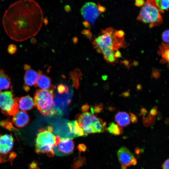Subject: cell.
I'll return each mask as SVG.
<instances>
[{"instance_id": "15", "label": "cell", "mask_w": 169, "mask_h": 169, "mask_svg": "<svg viewBox=\"0 0 169 169\" xmlns=\"http://www.w3.org/2000/svg\"><path fill=\"white\" fill-rule=\"evenodd\" d=\"M38 72L39 76L35 86L41 89L47 90L52 88L50 78L47 75L42 74L40 71Z\"/></svg>"}, {"instance_id": "40", "label": "cell", "mask_w": 169, "mask_h": 169, "mask_svg": "<svg viewBox=\"0 0 169 169\" xmlns=\"http://www.w3.org/2000/svg\"><path fill=\"white\" fill-rule=\"evenodd\" d=\"M137 163V161L136 159L134 157L131 161V165L135 166L136 165Z\"/></svg>"}, {"instance_id": "23", "label": "cell", "mask_w": 169, "mask_h": 169, "mask_svg": "<svg viewBox=\"0 0 169 169\" xmlns=\"http://www.w3.org/2000/svg\"><path fill=\"white\" fill-rule=\"evenodd\" d=\"M0 125L2 127L9 130H17L13 125V123L8 119L1 121L0 122Z\"/></svg>"}, {"instance_id": "13", "label": "cell", "mask_w": 169, "mask_h": 169, "mask_svg": "<svg viewBox=\"0 0 169 169\" xmlns=\"http://www.w3.org/2000/svg\"><path fill=\"white\" fill-rule=\"evenodd\" d=\"M12 122L18 128H22L27 125L29 120V117L26 111H19L13 116Z\"/></svg>"}, {"instance_id": "25", "label": "cell", "mask_w": 169, "mask_h": 169, "mask_svg": "<svg viewBox=\"0 0 169 169\" xmlns=\"http://www.w3.org/2000/svg\"><path fill=\"white\" fill-rule=\"evenodd\" d=\"M160 76V73L159 70L156 68H152L151 77L156 79L159 78Z\"/></svg>"}, {"instance_id": "27", "label": "cell", "mask_w": 169, "mask_h": 169, "mask_svg": "<svg viewBox=\"0 0 169 169\" xmlns=\"http://www.w3.org/2000/svg\"><path fill=\"white\" fill-rule=\"evenodd\" d=\"M103 109L102 105L99 104L96 105L93 108L94 112L97 114L100 113L103 110Z\"/></svg>"}, {"instance_id": "10", "label": "cell", "mask_w": 169, "mask_h": 169, "mask_svg": "<svg viewBox=\"0 0 169 169\" xmlns=\"http://www.w3.org/2000/svg\"><path fill=\"white\" fill-rule=\"evenodd\" d=\"M74 144L72 139L62 138L53 148L54 154L60 156L69 155L74 150Z\"/></svg>"}, {"instance_id": "43", "label": "cell", "mask_w": 169, "mask_h": 169, "mask_svg": "<svg viewBox=\"0 0 169 169\" xmlns=\"http://www.w3.org/2000/svg\"><path fill=\"white\" fill-rule=\"evenodd\" d=\"M109 110L110 111H113L115 110V108L113 107H109L108 108Z\"/></svg>"}, {"instance_id": "29", "label": "cell", "mask_w": 169, "mask_h": 169, "mask_svg": "<svg viewBox=\"0 0 169 169\" xmlns=\"http://www.w3.org/2000/svg\"><path fill=\"white\" fill-rule=\"evenodd\" d=\"M158 113L157 106H155L152 108L150 110L149 115L154 117Z\"/></svg>"}, {"instance_id": "8", "label": "cell", "mask_w": 169, "mask_h": 169, "mask_svg": "<svg viewBox=\"0 0 169 169\" xmlns=\"http://www.w3.org/2000/svg\"><path fill=\"white\" fill-rule=\"evenodd\" d=\"M14 139L12 135L0 134V162L12 161L17 156L12 151L14 146Z\"/></svg>"}, {"instance_id": "11", "label": "cell", "mask_w": 169, "mask_h": 169, "mask_svg": "<svg viewBox=\"0 0 169 169\" xmlns=\"http://www.w3.org/2000/svg\"><path fill=\"white\" fill-rule=\"evenodd\" d=\"M24 69L25 73L23 88L26 91H28L30 87L35 84L39 76V72L32 69L31 66L28 64L24 65Z\"/></svg>"}, {"instance_id": "6", "label": "cell", "mask_w": 169, "mask_h": 169, "mask_svg": "<svg viewBox=\"0 0 169 169\" xmlns=\"http://www.w3.org/2000/svg\"><path fill=\"white\" fill-rule=\"evenodd\" d=\"M114 30L111 28H107L102 31V34L94 40L93 44L98 51L100 52V49L107 47L113 50H117L122 45L123 38L117 37L115 34Z\"/></svg>"}, {"instance_id": "7", "label": "cell", "mask_w": 169, "mask_h": 169, "mask_svg": "<svg viewBox=\"0 0 169 169\" xmlns=\"http://www.w3.org/2000/svg\"><path fill=\"white\" fill-rule=\"evenodd\" d=\"M18 98L11 91L0 93V109L2 112L7 116H12L18 112Z\"/></svg>"}, {"instance_id": "31", "label": "cell", "mask_w": 169, "mask_h": 169, "mask_svg": "<svg viewBox=\"0 0 169 169\" xmlns=\"http://www.w3.org/2000/svg\"><path fill=\"white\" fill-rule=\"evenodd\" d=\"M124 32L121 30L116 31L115 33V34L116 36L119 38H123L124 35Z\"/></svg>"}, {"instance_id": "39", "label": "cell", "mask_w": 169, "mask_h": 169, "mask_svg": "<svg viewBox=\"0 0 169 169\" xmlns=\"http://www.w3.org/2000/svg\"><path fill=\"white\" fill-rule=\"evenodd\" d=\"M89 109V106L87 104H86L82 106V110L84 112H86Z\"/></svg>"}, {"instance_id": "19", "label": "cell", "mask_w": 169, "mask_h": 169, "mask_svg": "<svg viewBox=\"0 0 169 169\" xmlns=\"http://www.w3.org/2000/svg\"><path fill=\"white\" fill-rule=\"evenodd\" d=\"M158 53L163 58L161 60V63H169V47L167 44L162 43L160 46Z\"/></svg>"}, {"instance_id": "16", "label": "cell", "mask_w": 169, "mask_h": 169, "mask_svg": "<svg viewBox=\"0 0 169 169\" xmlns=\"http://www.w3.org/2000/svg\"><path fill=\"white\" fill-rule=\"evenodd\" d=\"M115 120L117 124L120 127L126 126L130 123L129 114L124 111L118 112L115 116Z\"/></svg>"}, {"instance_id": "38", "label": "cell", "mask_w": 169, "mask_h": 169, "mask_svg": "<svg viewBox=\"0 0 169 169\" xmlns=\"http://www.w3.org/2000/svg\"><path fill=\"white\" fill-rule=\"evenodd\" d=\"M114 56L115 58H120L121 57V54L119 50H117L114 53Z\"/></svg>"}, {"instance_id": "26", "label": "cell", "mask_w": 169, "mask_h": 169, "mask_svg": "<svg viewBox=\"0 0 169 169\" xmlns=\"http://www.w3.org/2000/svg\"><path fill=\"white\" fill-rule=\"evenodd\" d=\"M17 50L16 46L14 44H11L8 48V52L10 54H13L15 53Z\"/></svg>"}, {"instance_id": "45", "label": "cell", "mask_w": 169, "mask_h": 169, "mask_svg": "<svg viewBox=\"0 0 169 169\" xmlns=\"http://www.w3.org/2000/svg\"><path fill=\"white\" fill-rule=\"evenodd\" d=\"M138 65V62H136V61H135L133 62V65H134L135 66H136Z\"/></svg>"}, {"instance_id": "21", "label": "cell", "mask_w": 169, "mask_h": 169, "mask_svg": "<svg viewBox=\"0 0 169 169\" xmlns=\"http://www.w3.org/2000/svg\"><path fill=\"white\" fill-rule=\"evenodd\" d=\"M157 9L162 12L169 8V0H155Z\"/></svg>"}, {"instance_id": "18", "label": "cell", "mask_w": 169, "mask_h": 169, "mask_svg": "<svg viewBox=\"0 0 169 169\" xmlns=\"http://www.w3.org/2000/svg\"><path fill=\"white\" fill-rule=\"evenodd\" d=\"M101 52L104 55L105 59L108 63H115L116 59L114 56V50L112 49L107 47L103 48L100 50V52Z\"/></svg>"}, {"instance_id": "1", "label": "cell", "mask_w": 169, "mask_h": 169, "mask_svg": "<svg viewBox=\"0 0 169 169\" xmlns=\"http://www.w3.org/2000/svg\"><path fill=\"white\" fill-rule=\"evenodd\" d=\"M43 19L42 10L37 2L20 0L11 4L5 11L2 23L11 39L22 42L37 34L42 27Z\"/></svg>"}, {"instance_id": "17", "label": "cell", "mask_w": 169, "mask_h": 169, "mask_svg": "<svg viewBox=\"0 0 169 169\" xmlns=\"http://www.w3.org/2000/svg\"><path fill=\"white\" fill-rule=\"evenodd\" d=\"M12 88L11 79L3 69L0 70V93L2 90Z\"/></svg>"}, {"instance_id": "4", "label": "cell", "mask_w": 169, "mask_h": 169, "mask_svg": "<svg viewBox=\"0 0 169 169\" xmlns=\"http://www.w3.org/2000/svg\"><path fill=\"white\" fill-rule=\"evenodd\" d=\"M54 92L53 87L49 89H38L34 96L35 105L43 115H48L54 112Z\"/></svg>"}, {"instance_id": "28", "label": "cell", "mask_w": 169, "mask_h": 169, "mask_svg": "<svg viewBox=\"0 0 169 169\" xmlns=\"http://www.w3.org/2000/svg\"><path fill=\"white\" fill-rule=\"evenodd\" d=\"M130 120L133 123H136L138 122L137 118L136 116L133 113L130 112Z\"/></svg>"}, {"instance_id": "5", "label": "cell", "mask_w": 169, "mask_h": 169, "mask_svg": "<svg viewBox=\"0 0 169 169\" xmlns=\"http://www.w3.org/2000/svg\"><path fill=\"white\" fill-rule=\"evenodd\" d=\"M157 9L155 0H148L141 9L138 17V20L150 24V28L160 25L163 18Z\"/></svg>"}, {"instance_id": "44", "label": "cell", "mask_w": 169, "mask_h": 169, "mask_svg": "<svg viewBox=\"0 0 169 169\" xmlns=\"http://www.w3.org/2000/svg\"><path fill=\"white\" fill-rule=\"evenodd\" d=\"M107 77L106 75H103L102 76V78L103 80H105L107 79Z\"/></svg>"}, {"instance_id": "30", "label": "cell", "mask_w": 169, "mask_h": 169, "mask_svg": "<svg viewBox=\"0 0 169 169\" xmlns=\"http://www.w3.org/2000/svg\"><path fill=\"white\" fill-rule=\"evenodd\" d=\"M161 167L162 169H169V158L165 161L162 164Z\"/></svg>"}, {"instance_id": "42", "label": "cell", "mask_w": 169, "mask_h": 169, "mask_svg": "<svg viewBox=\"0 0 169 169\" xmlns=\"http://www.w3.org/2000/svg\"><path fill=\"white\" fill-rule=\"evenodd\" d=\"M136 89L138 90H140L142 89V87L140 84H138L136 86Z\"/></svg>"}, {"instance_id": "33", "label": "cell", "mask_w": 169, "mask_h": 169, "mask_svg": "<svg viewBox=\"0 0 169 169\" xmlns=\"http://www.w3.org/2000/svg\"><path fill=\"white\" fill-rule=\"evenodd\" d=\"M145 2L143 0H136L135 1V5L138 7H141L145 4Z\"/></svg>"}, {"instance_id": "35", "label": "cell", "mask_w": 169, "mask_h": 169, "mask_svg": "<svg viewBox=\"0 0 169 169\" xmlns=\"http://www.w3.org/2000/svg\"><path fill=\"white\" fill-rule=\"evenodd\" d=\"M121 95L124 97L126 98L129 97L130 95V90H129L123 92Z\"/></svg>"}, {"instance_id": "14", "label": "cell", "mask_w": 169, "mask_h": 169, "mask_svg": "<svg viewBox=\"0 0 169 169\" xmlns=\"http://www.w3.org/2000/svg\"><path fill=\"white\" fill-rule=\"evenodd\" d=\"M19 109L25 111L32 109L35 105L34 100L29 95L18 98Z\"/></svg>"}, {"instance_id": "12", "label": "cell", "mask_w": 169, "mask_h": 169, "mask_svg": "<svg viewBox=\"0 0 169 169\" xmlns=\"http://www.w3.org/2000/svg\"><path fill=\"white\" fill-rule=\"evenodd\" d=\"M118 160L121 164V168L127 169L131 165V161L134 157L133 155L126 147L123 146L117 151Z\"/></svg>"}, {"instance_id": "46", "label": "cell", "mask_w": 169, "mask_h": 169, "mask_svg": "<svg viewBox=\"0 0 169 169\" xmlns=\"http://www.w3.org/2000/svg\"><path fill=\"white\" fill-rule=\"evenodd\" d=\"M166 123L167 124H169V119L168 118L166 119Z\"/></svg>"}, {"instance_id": "32", "label": "cell", "mask_w": 169, "mask_h": 169, "mask_svg": "<svg viewBox=\"0 0 169 169\" xmlns=\"http://www.w3.org/2000/svg\"><path fill=\"white\" fill-rule=\"evenodd\" d=\"M78 149L80 152L85 151L86 150L87 147L85 145L81 144L79 145Z\"/></svg>"}, {"instance_id": "3", "label": "cell", "mask_w": 169, "mask_h": 169, "mask_svg": "<svg viewBox=\"0 0 169 169\" xmlns=\"http://www.w3.org/2000/svg\"><path fill=\"white\" fill-rule=\"evenodd\" d=\"M76 119L80 127L87 134L102 133L106 129V123L91 113L79 114Z\"/></svg>"}, {"instance_id": "22", "label": "cell", "mask_w": 169, "mask_h": 169, "mask_svg": "<svg viewBox=\"0 0 169 169\" xmlns=\"http://www.w3.org/2000/svg\"><path fill=\"white\" fill-rule=\"evenodd\" d=\"M142 117L143 124L146 127L151 126L153 125L155 122V119L153 116L149 115Z\"/></svg>"}, {"instance_id": "20", "label": "cell", "mask_w": 169, "mask_h": 169, "mask_svg": "<svg viewBox=\"0 0 169 169\" xmlns=\"http://www.w3.org/2000/svg\"><path fill=\"white\" fill-rule=\"evenodd\" d=\"M106 129L109 133L115 136L120 135L123 130L121 127L114 122L110 123Z\"/></svg>"}, {"instance_id": "34", "label": "cell", "mask_w": 169, "mask_h": 169, "mask_svg": "<svg viewBox=\"0 0 169 169\" xmlns=\"http://www.w3.org/2000/svg\"><path fill=\"white\" fill-rule=\"evenodd\" d=\"M147 114L148 111L145 108L142 107L141 109L140 115H142L143 116H145L147 115Z\"/></svg>"}, {"instance_id": "24", "label": "cell", "mask_w": 169, "mask_h": 169, "mask_svg": "<svg viewBox=\"0 0 169 169\" xmlns=\"http://www.w3.org/2000/svg\"><path fill=\"white\" fill-rule=\"evenodd\" d=\"M162 38L165 42L169 43V30L165 31L162 33Z\"/></svg>"}, {"instance_id": "41", "label": "cell", "mask_w": 169, "mask_h": 169, "mask_svg": "<svg viewBox=\"0 0 169 169\" xmlns=\"http://www.w3.org/2000/svg\"><path fill=\"white\" fill-rule=\"evenodd\" d=\"M123 63L125 66L128 67V68H129V62L127 60H124L122 62Z\"/></svg>"}, {"instance_id": "9", "label": "cell", "mask_w": 169, "mask_h": 169, "mask_svg": "<svg viewBox=\"0 0 169 169\" xmlns=\"http://www.w3.org/2000/svg\"><path fill=\"white\" fill-rule=\"evenodd\" d=\"M80 12L84 18L93 26L95 21L100 14L98 5L92 2L85 3L81 8Z\"/></svg>"}, {"instance_id": "37", "label": "cell", "mask_w": 169, "mask_h": 169, "mask_svg": "<svg viewBox=\"0 0 169 169\" xmlns=\"http://www.w3.org/2000/svg\"><path fill=\"white\" fill-rule=\"evenodd\" d=\"M98 10L100 13L104 12L106 10L105 8V7L100 5L99 4L98 5Z\"/></svg>"}, {"instance_id": "36", "label": "cell", "mask_w": 169, "mask_h": 169, "mask_svg": "<svg viewBox=\"0 0 169 169\" xmlns=\"http://www.w3.org/2000/svg\"><path fill=\"white\" fill-rule=\"evenodd\" d=\"M58 88V90L60 93H63L66 90L65 86L62 85L59 86Z\"/></svg>"}, {"instance_id": "2", "label": "cell", "mask_w": 169, "mask_h": 169, "mask_svg": "<svg viewBox=\"0 0 169 169\" xmlns=\"http://www.w3.org/2000/svg\"><path fill=\"white\" fill-rule=\"evenodd\" d=\"M48 128L40 129L35 140V152L38 154L46 153L49 157L54 155L53 148L60 140L58 136H55Z\"/></svg>"}]
</instances>
